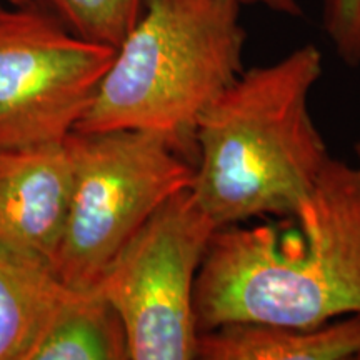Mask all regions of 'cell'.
Segmentation results:
<instances>
[{
  "instance_id": "6da1fadb",
  "label": "cell",
  "mask_w": 360,
  "mask_h": 360,
  "mask_svg": "<svg viewBox=\"0 0 360 360\" xmlns=\"http://www.w3.org/2000/svg\"><path fill=\"white\" fill-rule=\"evenodd\" d=\"M199 332L314 327L360 314V182L332 157L294 214L215 231L195 282Z\"/></svg>"
},
{
  "instance_id": "7a4b0ae2",
  "label": "cell",
  "mask_w": 360,
  "mask_h": 360,
  "mask_svg": "<svg viewBox=\"0 0 360 360\" xmlns=\"http://www.w3.org/2000/svg\"><path fill=\"white\" fill-rule=\"evenodd\" d=\"M323 74L314 44L244 69L195 129L191 192L217 227L294 214L327 167L326 141L310 114Z\"/></svg>"
},
{
  "instance_id": "3957f363",
  "label": "cell",
  "mask_w": 360,
  "mask_h": 360,
  "mask_svg": "<svg viewBox=\"0 0 360 360\" xmlns=\"http://www.w3.org/2000/svg\"><path fill=\"white\" fill-rule=\"evenodd\" d=\"M240 7L236 0H142L74 132L142 130L195 157L200 117L244 72Z\"/></svg>"
},
{
  "instance_id": "277c9868",
  "label": "cell",
  "mask_w": 360,
  "mask_h": 360,
  "mask_svg": "<svg viewBox=\"0 0 360 360\" xmlns=\"http://www.w3.org/2000/svg\"><path fill=\"white\" fill-rule=\"evenodd\" d=\"M69 214L53 276L74 290H96L143 224L191 188L195 165L169 139L142 130L72 132Z\"/></svg>"
},
{
  "instance_id": "5b68a950",
  "label": "cell",
  "mask_w": 360,
  "mask_h": 360,
  "mask_svg": "<svg viewBox=\"0 0 360 360\" xmlns=\"http://www.w3.org/2000/svg\"><path fill=\"white\" fill-rule=\"evenodd\" d=\"M217 229L186 188L157 209L105 270L96 290L124 323L129 360L197 359L195 282Z\"/></svg>"
},
{
  "instance_id": "8992f818",
  "label": "cell",
  "mask_w": 360,
  "mask_h": 360,
  "mask_svg": "<svg viewBox=\"0 0 360 360\" xmlns=\"http://www.w3.org/2000/svg\"><path fill=\"white\" fill-rule=\"evenodd\" d=\"M117 49L39 2L0 0V148L62 143L92 105Z\"/></svg>"
},
{
  "instance_id": "52a82bcc",
  "label": "cell",
  "mask_w": 360,
  "mask_h": 360,
  "mask_svg": "<svg viewBox=\"0 0 360 360\" xmlns=\"http://www.w3.org/2000/svg\"><path fill=\"white\" fill-rule=\"evenodd\" d=\"M70 191L64 142L0 148V255L53 274Z\"/></svg>"
},
{
  "instance_id": "ba28073f",
  "label": "cell",
  "mask_w": 360,
  "mask_h": 360,
  "mask_svg": "<svg viewBox=\"0 0 360 360\" xmlns=\"http://www.w3.org/2000/svg\"><path fill=\"white\" fill-rule=\"evenodd\" d=\"M202 360L360 359V314L314 327L231 323L200 332Z\"/></svg>"
},
{
  "instance_id": "9c48e42d",
  "label": "cell",
  "mask_w": 360,
  "mask_h": 360,
  "mask_svg": "<svg viewBox=\"0 0 360 360\" xmlns=\"http://www.w3.org/2000/svg\"><path fill=\"white\" fill-rule=\"evenodd\" d=\"M29 360H129L124 323L97 290L69 289Z\"/></svg>"
},
{
  "instance_id": "30bf717a",
  "label": "cell",
  "mask_w": 360,
  "mask_h": 360,
  "mask_svg": "<svg viewBox=\"0 0 360 360\" xmlns=\"http://www.w3.org/2000/svg\"><path fill=\"white\" fill-rule=\"evenodd\" d=\"M67 290L49 270L0 255V360H29Z\"/></svg>"
},
{
  "instance_id": "8fae6325",
  "label": "cell",
  "mask_w": 360,
  "mask_h": 360,
  "mask_svg": "<svg viewBox=\"0 0 360 360\" xmlns=\"http://www.w3.org/2000/svg\"><path fill=\"white\" fill-rule=\"evenodd\" d=\"M75 34L119 47L139 15L142 0H35Z\"/></svg>"
},
{
  "instance_id": "7c38bea8",
  "label": "cell",
  "mask_w": 360,
  "mask_h": 360,
  "mask_svg": "<svg viewBox=\"0 0 360 360\" xmlns=\"http://www.w3.org/2000/svg\"><path fill=\"white\" fill-rule=\"evenodd\" d=\"M322 27L337 57L360 65V0H323Z\"/></svg>"
},
{
  "instance_id": "4fadbf2b",
  "label": "cell",
  "mask_w": 360,
  "mask_h": 360,
  "mask_svg": "<svg viewBox=\"0 0 360 360\" xmlns=\"http://www.w3.org/2000/svg\"><path fill=\"white\" fill-rule=\"evenodd\" d=\"M240 6H262L269 11L287 17L302 15V6L299 0H236Z\"/></svg>"
},
{
  "instance_id": "5bb4252c",
  "label": "cell",
  "mask_w": 360,
  "mask_h": 360,
  "mask_svg": "<svg viewBox=\"0 0 360 360\" xmlns=\"http://www.w3.org/2000/svg\"><path fill=\"white\" fill-rule=\"evenodd\" d=\"M354 152H355V164L352 165V167H354L355 177H357V180L360 182V139L357 141V143H355Z\"/></svg>"
},
{
  "instance_id": "9a60e30c",
  "label": "cell",
  "mask_w": 360,
  "mask_h": 360,
  "mask_svg": "<svg viewBox=\"0 0 360 360\" xmlns=\"http://www.w3.org/2000/svg\"><path fill=\"white\" fill-rule=\"evenodd\" d=\"M2 2H8V4H30L34 0H2Z\"/></svg>"
}]
</instances>
